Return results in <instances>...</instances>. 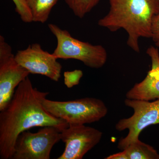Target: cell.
I'll return each instance as SVG.
<instances>
[{
  "label": "cell",
  "mask_w": 159,
  "mask_h": 159,
  "mask_svg": "<svg viewBox=\"0 0 159 159\" xmlns=\"http://www.w3.org/2000/svg\"><path fill=\"white\" fill-rule=\"evenodd\" d=\"M125 159H159V154L152 146L140 140L122 150Z\"/></svg>",
  "instance_id": "obj_11"
},
{
  "label": "cell",
  "mask_w": 159,
  "mask_h": 159,
  "mask_svg": "<svg viewBox=\"0 0 159 159\" xmlns=\"http://www.w3.org/2000/svg\"><path fill=\"white\" fill-rule=\"evenodd\" d=\"M44 108L54 116L63 119L69 125H84L98 122L106 116L108 109L97 98L86 97L70 101L43 99Z\"/></svg>",
  "instance_id": "obj_3"
},
{
  "label": "cell",
  "mask_w": 159,
  "mask_h": 159,
  "mask_svg": "<svg viewBox=\"0 0 159 159\" xmlns=\"http://www.w3.org/2000/svg\"><path fill=\"white\" fill-rule=\"evenodd\" d=\"M15 58L30 74L43 75L56 82L60 78L62 66L53 53L44 51L39 44L33 43L18 51Z\"/></svg>",
  "instance_id": "obj_8"
},
{
  "label": "cell",
  "mask_w": 159,
  "mask_h": 159,
  "mask_svg": "<svg viewBox=\"0 0 159 159\" xmlns=\"http://www.w3.org/2000/svg\"><path fill=\"white\" fill-rule=\"evenodd\" d=\"M151 38L156 47L159 49V9L154 17L152 25Z\"/></svg>",
  "instance_id": "obj_16"
},
{
  "label": "cell",
  "mask_w": 159,
  "mask_h": 159,
  "mask_svg": "<svg viewBox=\"0 0 159 159\" xmlns=\"http://www.w3.org/2000/svg\"><path fill=\"white\" fill-rule=\"evenodd\" d=\"M49 94L34 88L29 77L20 83L8 105L0 111L1 159H12L16 141L23 132L34 127L54 126L61 131L68 127L67 122L43 107V99Z\"/></svg>",
  "instance_id": "obj_1"
},
{
  "label": "cell",
  "mask_w": 159,
  "mask_h": 159,
  "mask_svg": "<svg viewBox=\"0 0 159 159\" xmlns=\"http://www.w3.org/2000/svg\"><path fill=\"white\" fill-rule=\"evenodd\" d=\"M48 26L57 39V47L53 54L57 59L77 60L93 69L101 68L105 64L107 54L103 46L74 38L68 31L54 24Z\"/></svg>",
  "instance_id": "obj_4"
},
{
  "label": "cell",
  "mask_w": 159,
  "mask_h": 159,
  "mask_svg": "<svg viewBox=\"0 0 159 159\" xmlns=\"http://www.w3.org/2000/svg\"><path fill=\"white\" fill-rule=\"evenodd\" d=\"M74 14L80 18L90 12L100 0H64Z\"/></svg>",
  "instance_id": "obj_13"
},
{
  "label": "cell",
  "mask_w": 159,
  "mask_h": 159,
  "mask_svg": "<svg viewBox=\"0 0 159 159\" xmlns=\"http://www.w3.org/2000/svg\"><path fill=\"white\" fill-rule=\"evenodd\" d=\"M29 74L16 61L15 55L0 61V111L7 106L17 87Z\"/></svg>",
  "instance_id": "obj_9"
},
{
  "label": "cell",
  "mask_w": 159,
  "mask_h": 159,
  "mask_svg": "<svg viewBox=\"0 0 159 159\" xmlns=\"http://www.w3.org/2000/svg\"><path fill=\"white\" fill-rule=\"evenodd\" d=\"M58 0H27L34 22L45 23Z\"/></svg>",
  "instance_id": "obj_12"
},
{
  "label": "cell",
  "mask_w": 159,
  "mask_h": 159,
  "mask_svg": "<svg viewBox=\"0 0 159 159\" xmlns=\"http://www.w3.org/2000/svg\"><path fill=\"white\" fill-rule=\"evenodd\" d=\"M83 76V71L80 70L66 71L64 73V82L65 85L70 89L79 84L80 79Z\"/></svg>",
  "instance_id": "obj_15"
},
{
  "label": "cell",
  "mask_w": 159,
  "mask_h": 159,
  "mask_svg": "<svg viewBox=\"0 0 159 159\" xmlns=\"http://www.w3.org/2000/svg\"><path fill=\"white\" fill-rule=\"evenodd\" d=\"M16 6L15 11L20 16L24 22L29 23L33 21L31 9L27 0H12Z\"/></svg>",
  "instance_id": "obj_14"
},
{
  "label": "cell",
  "mask_w": 159,
  "mask_h": 159,
  "mask_svg": "<svg viewBox=\"0 0 159 159\" xmlns=\"http://www.w3.org/2000/svg\"><path fill=\"white\" fill-rule=\"evenodd\" d=\"M108 13L98 25L112 32L123 29L128 34L127 44L134 51H140L139 39L151 38L152 25L159 9V0H109Z\"/></svg>",
  "instance_id": "obj_2"
},
{
  "label": "cell",
  "mask_w": 159,
  "mask_h": 159,
  "mask_svg": "<svg viewBox=\"0 0 159 159\" xmlns=\"http://www.w3.org/2000/svg\"><path fill=\"white\" fill-rule=\"evenodd\" d=\"M146 53L151 61V68L145 79L136 83L126 93V98L151 101L159 99V51L151 46Z\"/></svg>",
  "instance_id": "obj_10"
},
{
  "label": "cell",
  "mask_w": 159,
  "mask_h": 159,
  "mask_svg": "<svg viewBox=\"0 0 159 159\" xmlns=\"http://www.w3.org/2000/svg\"><path fill=\"white\" fill-rule=\"evenodd\" d=\"M126 106L134 110L133 116L120 119L116 125L119 131L127 129L126 137L120 139L118 148L124 150L127 146L139 140L140 134L149 125L159 124V99L151 101L126 98L124 101Z\"/></svg>",
  "instance_id": "obj_5"
},
{
  "label": "cell",
  "mask_w": 159,
  "mask_h": 159,
  "mask_svg": "<svg viewBox=\"0 0 159 159\" xmlns=\"http://www.w3.org/2000/svg\"><path fill=\"white\" fill-rule=\"evenodd\" d=\"M61 131L54 126H45L37 132H23L16 141L11 159H50L53 146L61 140Z\"/></svg>",
  "instance_id": "obj_6"
},
{
  "label": "cell",
  "mask_w": 159,
  "mask_h": 159,
  "mask_svg": "<svg viewBox=\"0 0 159 159\" xmlns=\"http://www.w3.org/2000/svg\"><path fill=\"white\" fill-rule=\"evenodd\" d=\"M102 133L84 125H69L61 131V139L65 144L62 154L57 159H81L101 141Z\"/></svg>",
  "instance_id": "obj_7"
}]
</instances>
